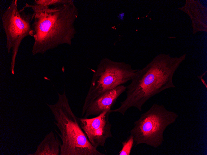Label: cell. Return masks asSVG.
Returning a JSON list of instances; mask_svg holds the SVG:
<instances>
[{"instance_id":"1","label":"cell","mask_w":207,"mask_h":155,"mask_svg":"<svg viewBox=\"0 0 207 155\" xmlns=\"http://www.w3.org/2000/svg\"><path fill=\"white\" fill-rule=\"evenodd\" d=\"M29 7L33 11V55L43 54L60 45H71L76 33L75 23L78 15L73 1L61 0L45 7L30 4Z\"/></svg>"},{"instance_id":"2","label":"cell","mask_w":207,"mask_h":155,"mask_svg":"<svg viewBox=\"0 0 207 155\" xmlns=\"http://www.w3.org/2000/svg\"><path fill=\"white\" fill-rule=\"evenodd\" d=\"M186 54L172 57L170 54H160L141 69L126 86V97L120 106L111 110L124 115L132 107L139 111L144 104L152 97L167 89L175 88L174 75L186 58Z\"/></svg>"},{"instance_id":"3","label":"cell","mask_w":207,"mask_h":155,"mask_svg":"<svg viewBox=\"0 0 207 155\" xmlns=\"http://www.w3.org/2000/svg\"><path fill=\"white\" fill-rule=\"evenodd\" d=\"M58 93V99L49 107L56 121L54 123L59 129L61 141L60 155H105L97 150L90 143L80 125L78 117L72 111L65 91Z\"/></svg>"},{"instance_id":"4","label":"cell","mask_w":207,"mask_h":155,"mask_svg":"<svg viewBox=\"0 0 207 155\" xmlns=\"http://www.w3.org/2000/svg\"><path fill=\"white\" fill-rule=\"evenodd\" d=\"M178 117L176 113L168 110L164 105L153 104L134 122L130 131L135 145L144 144L155 148L161 146L164 141L166 129Z\"/></svg>"},{"instance_id":"5","label":"cell","mask_w":207,"mask_h":155,"mask_svg":"<svg viewBox=\"0 0 207 155\" xmlns=\"http://www.w3.org/2000/svg\"><path fill=\"white\" fill-rule=\"evenodd\" d=\"M139 69H134L129 64L102 59L93 74L90 85L82 108V116L92 102L99 96L131 80Z\"/></svg>"},{"instance_id":"6","label":"cell","mask_w":207,"mask_h":155,"mask_svg":"<svg viewBox=\"0 0 207 155\" xmlns=\"http://www.w3.org/2000/svg\"><path fill=\"white\" fill-rule=\"evenodd\" d=\"M17 0H13L3 13L2 27L6 37V47L9 54L12 50L10 70L14 74L16 57L22 40L28 36L32 37V21L33 13H26L24 9L19 10Z\"/></svg>"},{"instance_id":"7","label":"cell","mask_w":207,"mask_h":155,"mask_svg":"<svg viewBox=\"0 0 207 155\" xmlns=\"http://www.w3.org/2000/svg\"><path fill=\"white\" fill-rule=\"evenodd\" d=\"M111 110L104 111L92 118H78L82 129L95 148L104 147L107 140L112 137V124L109 119Z\"/></svg>"},{"instance_id":"8","label":"cell","mask_w":207,"mask_h":155,"mask_svg":"<svg viewBox=\"0 0 207 155\" xmlns=\"http://www.w3.org/2000/svg\"><path fill=\"white\" fill-rule=\"evenodd\" d=\"M126 89V86L121 85L101 94L89 106L83 117L96 116L104 111L110 110L117 99Z\"/></svg>"},{"instance_id":"9","label":"cell","mask_w":207,"mask_h":155,"mask_svg":"<svg viewBox=\"0 0 207 155\" xmlns=\"http://www.w3.org/2000/svg\"><path fill=\"white\" fill-rule=\"evenodd\" d=\"M189 17L192 33L207 32V8L199 0H186L184 5L178 8Z\"/></svg>"},{"instance_id":"10","label":"cell","mask_w":207,"mask_h":155,"mask_svg":"<svg viewBox=\"0 0 207 155\" xmlns=\"http://www.w3.org/2000/svg\"><path fill=\"white\" fill-rule=\"evenodd\" d=\"M62 142L56 134L51 131L37 146L35 152L29 155H59Z\"/></svg>"},{"instance_id":"11","label":"cell","mask_w":207,"mask_h":155,"mask_svg":"<svg viewBox=\"0 0 207 155\" xmlns=\"http://www.w3.org/2000/svg\"><path fill=\"white\" fill-rule=\"evenodd\" d=\"M134 143V137L130 135L125 141L121 142L122 148L117 155H130Z\"/></svg>"},{"instance_id":"12","label":"cell","mask_w":207,"mask_h":155,"mask_svg":"<svg viewBox=\"0 0 207 155\" xmlns=\"http://www.w3.org/2000/svg\"><path fill=\"white\" fill-rule=\"evenodd\" d=\"M207 72V71H206L205 72H204L201 75H198L197 76V78L200 79L201 82L202 83H203V84L205 85V88H207V85L205 83V81L204 80L203 78V77L204 76V75H205V73Z\"/></svg>"}]
</instances>
